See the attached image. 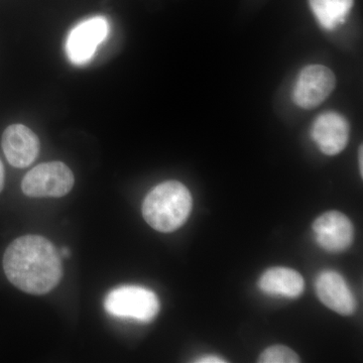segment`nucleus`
<instances>
[{
    "instance_id": "1",
    "label": "nucleus",
    "mask_w": 363,
    "mask_h": 363,
    "mask_svg": "<svg viewBox=\"0 0 363 363\" xmlns=\"http://www.w3.org/2000/svg\"><path fill=\"white\" fill-rule=\"evenodd\" d=\"M4 269L13 286L32 295L51 292L63 277L61 255L51 241L40 235L13 240L4 252Z\"/></svg>"
},
{
    "instance_id": "2",
    "label": "nucleus",
    "mask_w": 363,
    "mask_h": 363,
    "mask_svg": "<svg viewBox=\"0 0 363 363\" xmlns=\"http://www.w3.org/2000/svg\"><path fill=\"white\" fill-rule=\"evenodd\" d=\"M192 210V196L180 182L160 184L145 197L143 216L160 233H173L180 228Z\"/></svg>"
},
{
    "instance_id": "3",
    "label": "nucleus",
    "mask_w": 363,
    "mask_h": 363,
    "mask_svg": "<svg viewBox=\"0 0 363 363\" xmlns=\"http://www.w3.org/2000/svg\"><path fill=\"white\" fill-rule=\"evenodd\" d=\"M104 307L111 316L150 323L159 314L160 301L149 289L123 286L106 296Z\"/></svg>"
},
{
    "instance_id": "4",
    "label": "nucleus",
    "mask_w": 363,
    "mask_h": 363,
    "mask_svg": "<svg viewBox=\"0 0 363 363\" xmlns=\"http://www.w3.org/2000/svg\"><path fill=\"white\" fill-rule=\"evenodd\" d=\"M75 179L67 164L62 162L40 164L23 178L21 189L32 198L63 197L73 188Z\"/></svg>"
},
{
    "instance_id": "5",
    "label": "nucleus",
    "mask_w": 363,
    "mask_h": 363,
    "mask_svg": "<svg viewBox=\"0 0 363 363\" xmlns=\"http://www.w3.org/2000/svg\"><path fill=\"white\" fill-rule=\"evenodd\" d=\"M335 86V75L330 69L322 65L307 66L301 71L294 87V102L301 108H316L333 92Z\"/></svg>"
},
{
    "instance_id": "6",
    "label": "nucleus",
    "mask_w": 363,
    "mask_h": 363,
    "mask_svg": "<svg viewBox=\"0 0 363 363\" xmlns=\"http://www.w3.org/2000/svg\"><path fill=\"white\" fill-rule=\"evenodd\" d=\"M109 32V25L104 18H93L74 28L67 40V54L72 63L83 65L94 56L98 45Z\"/></svg>"
},
{
    "instance_id": "7",
    "label": "nucleus",
    "mask_w": 363,
    "mask_h": 363,
    "mask_svg": "<svg viewBox=\"0 0 363 363\" xmlns=\"http://www.w3.org/2000/svg\"><path fill=\"white\" fill-rule=\"evenodd\" d=\"M311 135L323 154L335 156L342 152L350 142V123L338 112H324L313 123Z\"/></svg>"
},
{
    "instance_id": "8",
    "label": "nucleus",
    "mask_w": 363,
    "mask_h": 363,
    "mask_svg": "<svg viewBox=\"0 0 363 363\" xmlns=\"http://www.w3.org/2000/svg\"><path fill=\"white\" fill-rule=\"evenodd\" d=\"M318 245L329 252H342L353 241V226L347 216L338 211L327 212L313 224Z\"/></svg>"
},
{
    "instance_id": "9",
    "label": "nucleus",
    "mask_w": 363,
    "mask_h": 363,
    "mask_svg": "<svg viewBox=\"0 0 363 363\" xmlns=\"http://www.w3.org/2000/svg\"><path fill=\"white\" fill-rule=\"evenodd\" d=\"M2 150L7 161L16 168H26L40 152L38 135L23 124H13L2 135Z\"/></svg>"
},
{
    "instance_id": "10",
    "label": "nucleus",
    "mask_w": 363,
    "mask_h": 363,
    "mask_svg": "<svg viewBox=\"0 0 363 363\" xmlns=\"http://www.w3.org/2000/svg\"><path fill=\"white\" fill-rule=\"evenodd\" d=\"M316 293L326 307L342 316H350L357 310L354 296L338 272H321L316 281Z\"/></svg>"
},
{
    "instance_id": "11",
    "label": "nucleus",
    "mask_w": 363,
    "mask_h": 363,
    "mask_svg": "<svg viewBox=\"0 0 363 363\" xmlns=\"http://www.w3.org/2000/svg\"><path fill=\"white\" fill-rule=\"evenodd\" d=\"M259 286L267 295L294 298L304 292L305 281L303 277L292 269L272 267L262 274Z\"/></svg>"
},
{
    "instance_id": "12",
    "label": "nucleus",
    "mask_w": 363,
    "mask_h": 363,
    "mask_svg": "<svg viewBox=\"0 0 363 363\" xmlns=\"http://www.w3.org/2000/svg\"><path fill=\"white\" fill-rule=\"evenodd\" d=\"M354 0H309L318 23L326 30H335L350 14Z\"/></svg>"
},
{
    "instance_id": "13",
    "label": "nucleus",
    "mask_w": 363,
    "mask_h": 363,
    "mask_svg": "<svg viewBox=\"0 0 363 363\" xmlns=\"http://www.w3.org/2000/svg\"><path fill=\"white\" fill-rule=\"evenodd\" d=\"M262 363H298L300 357L295 351L284 345H274L267 348L260 354Z\"/></svg>"
},
{
    "instance_id": "14",
    "label": "nucleus",
    "mask_w": 363,
    "mask_h": 363,
    "mask_svg": "<svg viewBox=\"0 0 363 363\" xmlns=\"http://www.w3.org/2000/svg\"><path fill=\"white\" fill-rule=\"evenodd\" d=\"M196 362L200 363H221L226 362L223 358H220L218 357H215V355H207V357L199 358V359L196 360Z\"/></svg>"
},
{
    "instance_id": "15",
    "label": "nucleus",
    "mask_w": 363,
    "mask_h": 363,
    "mask_svg": "<svg viewBox=\"0 0 363 363\" xmlns=\"http://www.w3.org/2000/svg\"><path fill=\"white\" fill-rule=\"evenodd\" d=\"M4 167L2 164V162L0 161V192H1L2 189H4Z\"/></svg>"
},
{
    "instance_id": "16",
    "label": "nucleus",
    "mask_w": 363,
    "mask_h": 363,
    "mask_svg": "<svg viewBox=\"0 0 363 363\" xmlns=\"http://www.w3.org/2000/svg\"><path fill=\"white\" fill-rule=\"evenodd\" d=\"M362 145L359 147V150H358V162H359V169H360V175H363V166H362Z\"/></svg>"
},
{
    "instance_id": "17",
    "label": "nucleus",
    "mask_w": 363,
    "mask_h": 363,
    "mask_svg": "<svg viewBox=\"0 0 363 363\" xmlns=\"http://www.w3.org/2000/svg\"><path fill=\"white\" fill-rule=\"evenodd\" d=\"M60 255H61V257H70V250H69L68 248L63 247L62 248Z\"/></svg>"
}]
</instances>
